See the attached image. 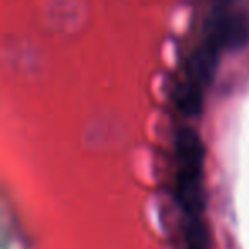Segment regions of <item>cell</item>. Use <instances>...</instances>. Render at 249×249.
Here are the masks:
<instances>
[{"instance_id": "obj_1", "label": "cell", "mask_w": 249, "mask_h": 249, "mask_svg": "<svg viewBox=\"0 0 249 249\" xmlns=\"http://www.w3.org/2000/svg\"><path fill=\"white\" fill-rule=\"evenodd\" d=\"M203 160L205 152L198 133L183 126L176 137V198L186 218L201 217L203 212Z\"/></svg>"}, {"instance_id": "obj_2", "label": "cell", "mask_w": 249, "mask_h": 249, "mask_svg": "<svg viewBox=\"0 0 249 249\" xmlns=\"http://www.w3.org/2000/svg\"><path fill=\"white\" fill-rule=\"evenodd\" d=\"M186 249H190V248H186Z\"/></svg>"}]
</instances>
